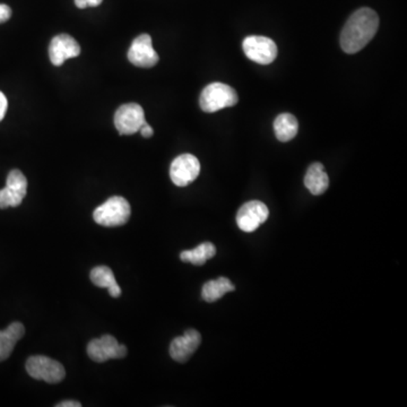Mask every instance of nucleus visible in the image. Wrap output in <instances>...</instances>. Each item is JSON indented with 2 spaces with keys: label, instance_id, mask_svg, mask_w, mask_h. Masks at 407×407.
I'll use <instances>...</instances> for the list:
<instances>
[{
  "label": "nucleus",
  "instance_id": "1",
  "mask_svg": "<svg viewBox=\"0 0 407 407\" xmlns=\"http://www.w3.org/2000/svg\"><path fill=\"white\" fill-rule=\"evenodd\" d=\"M379 17L371 8L357 9L348 18L341 34V45L346 53H357L366 47L377 33Z\"/></svg>",
  "mask_w": 407,
  "mask_h": 407
},
{
  "label": "nucleus",
  "instance_id": "2",
  "mask_svg": "<svg viewBox=\"0 0 407 407\" xmlns=\"http://www.w3.org/2000/svg\"><path fill=\"white\" fill-rule=\"evenodd\" d=\"M131 208L127 199L120 196L111 197L93 213V219L99 225L106 227H121L130 219Z\"/></svg>",
  "mask_w": 407,
  "mask_h": 407
},
{
  "label": "nucleus",
  "instance_id": "3",
  "mask_svg": "<svg viewBox=\"0 0 407 407\" xmlns=\"http://www.w3.org/2000/svg\"><path fill=\"white\" fill-rule=\"evenodd\" d=\"M238 101V93L234 87L223 83H212L201 92L199 104L203 111L213 113L236 106Z\"/></svg>",
  "mask_w": 407,
  "mask_h": 407
},
{
  "label": "nucleus",
  "instance_id": "4",
  "mask_svg": "<svg viewBox=\"0 0 407 407\" xmlns=\"http://www.w3.org/2000/svg\"><path fill=\"white\" fill-rule=\"evenodd\" d=\"M27 371L33 379L45 381L48 384H58L66 377L62 363L43 355H34L27 361Z\"/></svg>",
  "mask_w": 407,
  "mask_h": 407
},
{
  "label": "nucleus",
  "instance_id": "5",
  "mask_svg": "<svg viewBox=\"0 0 407 407\" xmlns=\"http://www.w3.org/2000/svg\"><path fill=\"white\" fill-rule=\"evenodd\" d=\"M128 353L124 344L111 335H103L101 338L92 339L87 344V355L94 362L103 363L111 359H122Z\"/></svg>",
  "mask_w": 407,
  "mask_h": 407
},
{
  "label": "nucleus",
  "instance_id": "6",
  "mask_svg": "<svg viewBox=\"0 0 407 407\" xmlns=\"http://www.w3.org/2000/svg\"><path fill=\"white\" fill-rule=\"evenodd\" d=\"M242 47L247 58L260 65H269L278 57V45L266 36H248Z\"/></svg>",
  "mask_w": 407,
  "mask_h": 407
},
{
  "label": "nucleus",
  "instance_id": "7",
  "mask_svg": "<svg viewBox=\"0 0 407 407\" xmlns=\"http://www.w3.org/2000/svg\"><path fill=\"white\" fill-rule=\"evenodd\" d=\"M145 122L144 110L139 104H124L115 111V126L120 135H134Z\"/></svg>",
  "mask_w": 407,
  "mask_h": 407
},
{
  "label": "nucleus",
  "instance_id": "8",
  "mask_svg": "<svg viewBox=\"0 0 407 407\" xmlns=\"http://www.w3.org/2000/svg\"><path fill=\"white\" fill-rule=\"evenodd\" d=\"M269 207L263 201H251L243 204L236 214V224L243 232H254L269 219Z\"/></svg>",
  "mask_w": 407,
  "mask_h": 407
},
{
  "label": "nucleus",
  "instance_id": "9",
  "mask_svg": "<svg viewBox=\"0 0 407 407\" xmlns=\"http://www.w3.org/2000/svg\"><path fill=\"white\" fill-rule=\"evenodd\" d=\"M201 172V163L192 154H183L176 157L170 168L172 183L178 187H186L197 179Z\"/></svg>",
  "mask_w": 407,
  "mask_h": 407
},
{
  "label": "nucleus",
  "instance_id": "10",
  "mask_svg": "<svg viewBox=\"0 0 407 407\" xmlns=\"http://www.w3.org/2000/svg\"><path fill=\"white\" fill-rule=\"evenodd\" d=\"M128 60L136 67L151 68L159 62V55L154 50L148 34L137 36L130 45Z\"/></svg>",
  "mask_w": 407,
  "mask_h": 407
},
{
  "label": "nucleus",
  "instance_id": "11",
  "mask_svg": "<svg viewBox=\"0 0 407 407\" xmlns=\"http://www.w3.org/2000/svg\"><path fill=\"white\" fill-rule=\"evenodd\" d=\"M80 47L74 38L68 34H59L51 40L49 45V57L52 65L59 67L71 58L80 56Z\"/></svg>",
  "mask_w": 407,
  "mask_h": 407
},
{
  "label": "nucleus",
  "instance_id": "12",
  "mask_svg": "<svg viewBox=\"0 0 407 407\" xmlns=\"http://www.w3.org/2000/svg\"><path fill=\"white\" fill-rule=\"evenodd\" d=\"M201 335L196 329H188L183 336L176 337L170 344V355L177 362L185 363L197 351Z\"/></svg>",
  "mask_w": 407,
  "mask_h": 407
},
{
  "label": "nucleus",
  "instance_id": "13",
  "mask_svg": "<svg viewBox=\"0 0 407 407\" xmlns=\"http://www.w3.org/2000/svg\"><path fill=\"white\" fill-rule=\"evenodd\" d=\"M304 186L313 195H322L329 187V178L322 163H313L304 177Z\"/></svg>",
  "mask_w": 407,
  "mask_h": 407
},
{
  "label": "nucleus",
  "instance_id": "14",
  "mask_svg": "<svg viewBox=\"0 0 407 407\" xmlns=\"http://www.w3.org/2000/svg\"><path fill=\"white\" fill-rule=\"evenodd\" d=\"M25 327L21 322L9 324L5 331H0V362L8 359L15 348L16 343L24 336Z\"/></svg>",
  "mask_w": 407,
  "mask_h": 407
},
{
  "label": "nucleus",
  "instance_id": "15",
  "mask_svg": "<svg viewBox=\"0 0 407 407\" xmlns=\"http://www.w3.org/2000/svg\"><path fill=\"white\" fill-rule=\"evenodd\" d=\"M92 283L99 287H106L109 291V294L113 298H119L121 295V289L119 287L117 280H115V274L108 266H98L92 269L91 274Z\"/></svg>",
  "mask_w": 407,
  "mask_h": 407
},
{
  "label": "nucleus",
  "instance_id": "16",
  "mask_svg": "<svg viewBox=\"0 0 407 407\" xmlns=\"http://www.w3.org/2000/svg\"><path fill=\"white\" fill-rule=\"evenodd\" d=\"M299 130V122L291 113H282L274 121V131L280 142H290Z\"/></svg>",
  "mask_w": 407,
  "mask_h": 407
},
{
  "label": "nucleus",
  "instance_id": "17",
  "mask_svg": "<svg viewBox=\"0 0 407 407\" xmlns=\"http://www.w3.org/2000/svg\"><path fill=\"white\" fill-rule=\"evenodd\" d=\"M236 290L234 283L229 278H219L217 280H210L204 284L201 290V297L206 302H215L223 298L227 292Z\"/></svg>",
  "mask_w": 407,
  "mask_h": 407
},
{
  "label": "nucleus",
  "instance_id": "18",
  "mask_svg": "<svg viewBox=\"0 0 407 407\" xmlns=\"http://www.w3.org/2000/svg\"><path fill=\"white\" fill-rule=\"evenodd\" d=\"M216 255L215 245L210 242H204L192 250H185L180 254V259L183 263H190L192 265L201 266L207 260L212 259Z\"/></svg>",
  "mask_w": 407,
  "mask_h": 407
},
{
  "label": "nucleus",
  "instance_id": "19",
  "mask_svg": "<svg viewBox=\"0 0 407 407\" xmlns=\"http://www.w3.org/2000/svg\"><path fill=\"white\" fill-rule=\"evenodd\" d=\"M6 187L15 195L23 198L27 196V180L25 176L20 170H12L7 177Z\"/></svg>",
  "mask_w": 407,
  "mask_h": 407
},
{
  "label": "nucleus",
  "instance_id": "20",
  "mask_svg": "<svg viewBox=\"0 0 407 407\" xmlns=\"http://www.w3.org/2000/svg\"><path fill=\"white\" fill-rule=\"evenodd\" d=\"M23 198L15 195L7 187L0 190V208L5 210L8 207H17L21 205Z\"/></svg>",
  "mask_w": 407,
  "mask_h": 407
},
{
  "label": "nucleus",
  "instance_id": "21",
  "mask_svg": "<svg viewBox=\"0 0 407 407\" xmlns=\"http://www.w3.org/2000/svg\"><path fill=\"white\" fill-rule=\"evenodd\" d=\"M103 0H75V5L78 8L84 9L87 7H98Z\"/></svg>",
  "mask_w": 407,
  "mask_h": 407
},
{
  "label": "nucleus",
  "instance_id": "22",
  "mask_svg": "<svg viewBox=\"0 0 407 407\" xmlns=\"http://www.w3.org/2000/svg\"><path fill=\"white\" fill-rule=\"evenodd\" d=\"M12 16V9L5 3H0V24L8 21Z\"/></svg>",
  "mask_w": 407,
  "mask_h": 407
},
{
  "label": "nucleus",
  "instance_id": "23",
  "mask_svg": "<svg viewBox=\"0 0 407 407\" xmlns=\"http://www.w3.org/2000/svg\"><path fill=\"white\" fill-rule=\"evenodd\" d=\"M7 108H8V102H7L6 97L3 92H0V121L3 120L6 115Z\"/></svg>",
  "mask_w": 407,
  "mask_h": 407
},
{
  "label": "nucleus",
  "instance_id": "24",
  "mask_svg": "<svg viewBox=\"0 0 407 407\" xmlns=\"http://www.w3.org/2000/svg\"><path fill=\"white\" fill-rule=\"evenodd\" d=\"M139 131H141V134H142L143 137H145V138H150V137L154 135L153 128L148 122H145L143 124V127L139 129Z\"/></svg>",
  "mask_w": 407,
  "mask_h": 407
},
{
  "label": "nucleus",
  "instance_id": "25",
  "mask_svg": "<svg viewBox=\"0 0 407 407\" xmlns=\"http://www.w3.org/2000/svg\"><path fill=\"white\" fill-rule=\"evenodd\" d=\"M57 406H58V407H80V406H82V405H80V403H78V401H62V403H60V404L57 405Z\"/></svg>",
  "mask_w": 407,
  "mask_h": 407
}]
</instances>
